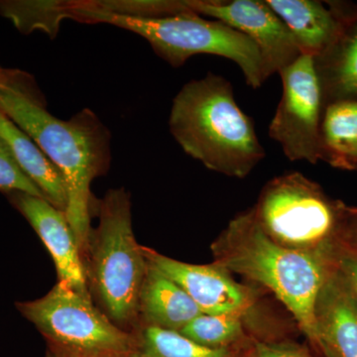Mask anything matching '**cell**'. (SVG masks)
<instances>
[{
    "instance_id": "9c48e42d",
    "label": "cell",
    "mask_w": 357,
    "mask_h": 357,
    "mask_svg": "<svg viewBox=\"0 0 357 357\" xmlns=\"http://www.w3.org/2000/svg\"><path fill=\"white\" fill-rule=\"evenodd\" d=\"M192 9L248 36L261 54L268 77L302 56L287 26L266 0H192Z\"/></svg>"
},
{
    "instance_id": "8992f818",
    "label": "cell",
    "mask_w": 357,
    "mask_h": 357,
    "mask_svg": "<svg viewBox=\"0 0 357 357\" xmlns=\"http://www.w3.org/2000/svg\"><path fill=\"white\" fill-rule=\"evenodd\" d=\"M67 18L86 23H107L146 39L157 55L178 68L195 55L220 56L236 63L246 84L258 89L268 79L261 54L243 33L196 13L162 18H138L89 10L68 2Z\"/></svg>"
},
{
    "instance_id": "d4e9b609",
    "label": "cell",
    "mask_w": 357,
    "mask_h": 357,
    "mask_svg": "<svg viewBox=\"0 0 357 357\" xmlns=\"http://www.w3.org/2000/svg\"><path fill=\"white\" fill-rule=\"evenodd\" d=\"M119 357H142V356H141L139 351H138V349H136L135 351L129 352V354H124V356H121Z\"/></svg>"
},
{
    "instance_id": "5b68a950",
    "label": "cell",
    "mask_w": 357,
    "mask_h": 357,
    "mask_svg": "<svg viewBox=\"0 0 357 357\" xmlns=\"http://www.w3.org/2000/svg\"><path fill=\"white\" fill-rule=\"evenodd\" d=\"M352 208L303 174L291 172L269 181L251 210L274 243L335 260L347 243Z\"/></svg>"
},
{
    "instance_id": "2e32d148",
    "label": "cell",
    "mask_w": 357,
    "mask_h": 357,
    "mask_svg": "<svg viewBox=\"0 0 357 357\" xmlns=\"http://www.w3.org/2000/svg\"><path fill=\"white\" fill-rule=\"evenodd\" d=\"M0 138L10 148L14 158L45 198L58 210L67 211L68 198L64 178L57 167L13 121L0 112Z\"/></svg>"
},
{
    "instance_id": "277c9868",
    "label": "cell",
    "mask_w": 357,
    "mask_h": 357,
    "mask_svg": "<svg viewBox=\"0 0 357 357\" xmlns=\"http://www.w3.org/2000/svg\"><path fill=\"white\" fill-rule=\"evenodd\" d=\"M96 211L98 225L91 230L84 257L89 292L115 325L126 330L139 323L138 303L148 263L134 236L128 192L109 190Z\"/></svg>"
},
{
    "instance_id": "ba28073f",
    "label": "cell",
    "mask_w": 357,
    "mask_h": 357,
    "mask_svg": "<svg viewBox=\"0 0 357 357\" xmlns=\"http://www.w3.org/2000/svg\"><path fill=\"white\" fill-rule=\"evenodd\" d=\"M283 93L269 136L291 161H319V128L324 98L314 59L302 55L280 73Z\"/></svg>"
},
{
    "instance_id": "ffe728a7",
    "label": "cell",
    "mask_w": 357,
    "mask_h": 357,
    "mask_svg": "<svg viewBox=\"0 0 357 357\" xmlns=\"http://www.w3.org/2000/svg\"><path fill=\"white\" fill-rule=\"evenodd\" d=\"M0 191L6 195L24 192L46 199L38 187L21 170L10 148L2 138H0Z\"/></svg>"
},
{
    "instance_id": "7c38bea8",
    "label": "cell",
    "mask_w": 357,
    "mask_h": 357,
    "mask_svg": "<svg viewBox=\"0 0 357 357\" xmlns=\"http://www.w3.org/2000/svg\"><path fill=\"white\" fill-rule=\"evenodd\" d=\"M314 321L316 351L325 357H357V300L337 265L319 291Z\"/></svg>"
},
{
    "instance_id": "7402d4cb",
    "label": "cell",
    "mask_w": 357,
    "mask_h": 357,
    "mask_svg": "<svg viewBox=\"0 0 357 357\" xmlns=\"http://www.w3.org/2000/svg\"><path fill=\"white\" fill-rule=\"evenodd\" d=\"M335 265L357 300V246H342L337 253Z\"/></svg>"
},
{
    "instance_id": "3957f363",
    "label": "cell",
    "mask_w": 357,
    "mask_h": 357,
    "mask_svg": "<svg viewBox=\"0 0 357 357\" xmlns=\"http://www.w3.org/2000/svg\"><path fill=\"white\" fill-rule=\"evenodd\" d=\"M169 128L181 148L208 170L243 178L264 159L255 124L215 74L185 84L173 100Z\"/></svg>"
},
{
    "instance_id": "d6986e66",
    "label": "cell",
    "mask_w": 357,
    "mask_h": 357,
    "mask_svg": "<svg viewBox=\"0 0 357 357\" xmlns=\"http://www.w3.org/2000/svg\"><path fill=\"white\" fill-rule=\"evenodd\" d=\"M137 349L142 357H244L248 347L213 349L204 347L175 331L157 326H140Z\"/></svg>"
},
{
    "instance_id": "603a6c76",
    "label": "cell",
    "mask_w": 357,
    "mask_h": 357,
    "mask_svg": "<svg viewBox=\"0 0 357 357\" xmlns=\"http://www.w3.org/2000/svg\"><path fill=\"white\" fill-rule=\"evenodd\" d=\"M345 244L357 246V208H352L349 229H347V243Z\"/></svg>"
},
{
    "instance_id": "44dd1931",
    "label": "cell",
    "mask_w": 357,
    "mask_h": 357,
    "mask_svg": "<svg viewBox=\"0 0 357 357\" xmlns=\"http://www.w3.org/2000/svg\"><path fill=\"white\" fill-rule=\"evenodd\" d=\"M244 357H314L305 347L293 342L255 340Z\"/></svg>"
},
{
    "instance_id": "5bb4252c",
    "label": "cell",
    "mask_w": 357,
    "mask_h": 357,
    "mask_svg": "<svg viewBox=\"0 0 357 357\" xmlns=\"http://www.w3.org/2000/svg\"><path fill=\"white\" fill-rule=\"evenodd\" d=\"M202 314L196 303L177 283L148 264L138 303L140 326L181 332Z\"/></svg>"
},
{
    "instance_id": "484cf974",
    "label": "cell",
    "mask_w": 357,
    "mask_h": 357,
    "mask_svg": "<svg viewBox=\"0 0 357 357\" xmlns=\"http://www.w3.org/2000/svg\"><path fill=\"white\" fill-rule=\"evenodd\" d=\"M3 70H2V69H1V68H0V75H1V74H2V73H3Z\"/></svg>"
},
{
    "instance_id": "e0dca14e",
    "label": "cell",
    "mask_w": 357,
    "mask_h": 357,
    "mask_svg": "<svg viewBox=\"0 0 357 357\" xmlns=\"http://www.w3.org/2000/svg\"><path fill=\"white\" fill-rule=\"evenodd\" d=\"M319 155L335 168L357 171V100L324 105Z\"/></svg>"
},
{
    "instance_id": "7a4b0ae2",
    "label": "cell",
    "mask_w": 357,
    "mask_h": 357,
    "mask_svg": "<svg viewBox=\"0 0 357 357\" xmlns=\"http://www.w3.org/2000/svg\"><path fill=\"white\" fill-rule=\"evenodd\" d=\"M213 262L273 294L316 347L314 307L335 260L283 248L264 234L252 210L239 213L211 244Z\"/></svg>"
},
{
    "instance_id": "8fae6325",
    "label": "cell",
    "mask_w": 357,
    "mask_h": 357,
    "mask_svg": "<svg viewBox=\"0 0 357 357\" xmlns=\"http://www.w3.org/2000/svg\"><path fill=\"white\" fill-rule=\"evenodd\" d=\"M7 197L48 249L57 269L59 281L64 282L79 292L91 295L83 256L77 248L66 213L58 210L46 199L32 195L13 192Z\"/></svg>"
},
{
    "instance_id": "6da1fadb",
    "label": "cell",
    "mask_w": 357,
    "mask_h": 357,
    "mask_svg": "<svg viewBox=\"0 0 357 357\" xmlns=\"http://www.w3.org/2000/svg\"><path fill=\"white\" fill-rule=\"evenodd\" d=\"M0 112L38 145L64 178L66 215L84 259L93 230L91 185L109 169V131L91 109L69 121L53 116L6 70L0 76Z\"/></svg>"
},
{
    "instance_id": "cb8c5ba5",
    "label": "cell",
    "mask_w": 357,
    "mask_h": 357,
    "mask_svg": "<svg viewBox=\"0 0 357 357\" xmlns=\"http://www.w3.org/2000/svg\"><path fill=\"white\" fill-rule=\"evenodd\" d=\"M45 357H76V356H69V354H63V352L55 351V349H50V347H48V351H47L46 356H45Z\"/></svg>"
},
{
    "instance_id": "9a60e30c",
    "label": "cell",
    "mask_w": 357,
    "mask_h": 357,
    "mask_svg": "<svg viewBox=\"0 0 357 357\" xmlns=\"http://www.w3.org/2000/svg\"><path fill=\"white\" fill-rule=\"evenodd\" d=\"M324 105L357 100V8L344 9V23L337 40L314 58Z\"/></svg>"
},
{
    "instance_id": "52a82bcc",
    "label": "cell",
    "mask_w": 357,
    "mask_h": 357,
    "mask_svg": "<svg viewBox=\"0 0 357 357\" xmlns=\"http://www.w3.org/2000/svg\"><path fill=\"white\" fill-rule=\"evenodd\" d=\"M50 349L76 357H119L137 349V337L115 325L93 305L91 295L59 281L35 301L16 304Z\"/></svg>"
},
{
    "instance_id": "4fadbf2b",
    "label": "cell",
    "mask_w": 357,
    "mask_h": 357,
    "mask_svg": "<svg viewBox=\"0 0 357 357\" xmlns=\"http://www.w3.org/2000/svg\"><path fill=\"white\" fill-rule=\"evenodd\" d=\"M287 26L302 55L317 58L337 40L344 23L342 4L328 8L316 0H266Z\"/></svg>"
},
{
    "instance_id": "ac0fdd59",
    "label": "cell",
    "mask_w": 357,
    "mask_h": 357,
    "mask_svg": "<svg viewBox=\"0 0 357 357\" xmlns=\"http://www.w3.org/2000/svg\"><path fill=\"white\" fill-rule=\"evenodd\" d=\"M190 340L213 349L248 347L255 342L250 318L238 314H202L181 332Z\"/></svg>"
},
{
    "instance_id": "30bf717a",
    "label": "cell",
    "mask_w": 357,
    "mask_h": 357,
    "mask_svg": "<svg viewBox=\"0 0 357 357\" xmlns=\"http://www.w3.org/2000/svg\"><path fill=\"white\" fill-rule=\"evenodd\" d=\"M148 264L177 283L204 314H238L250 318L257 310L258 294L239 284L231 273L215 263L190 264L178 261L153 249L144 248Z\"/></svg>"
}]
</instances>
